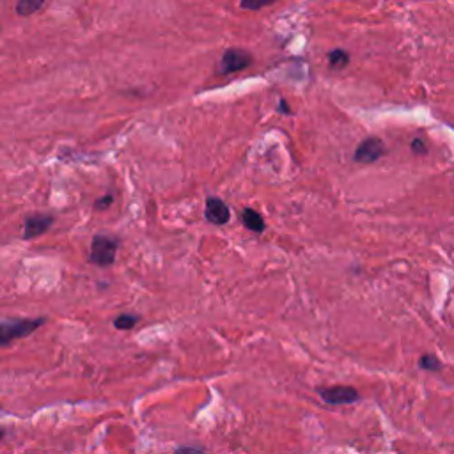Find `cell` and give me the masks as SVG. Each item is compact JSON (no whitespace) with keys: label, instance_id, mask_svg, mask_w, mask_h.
<instances>
[{"label":"cell","instance_id":"cell-11","mask_svg":"<svg viewBox=\"0 0 454 454\" xmlns=\"http://www.w3.org/2000/svg\"><path fill=\"white\" fill-rule=\"evenodd\" d=\"M137 322H139V316H135V314H121V316L116 318L114 325L119 330H130V328L137 325Z\"/></svg>","mask_w":454,"mask_h":454},{"label":"cell","instance_id":"cell-10","mask_svg":"<svg viewBox=\"0 0 454 454\" xmlns=\"http://www.w3.org/2000/svg\"><path fill=\"white\" fill-rule=\"evenodd\" d=\"M328 62H330V66L334 70H343V68L348 66V62H350V55L344 52V50H334L328 54Z\"/></svg>","mask_w":454,"mask_h":454},{"label":"cell","instance_id":"cell-5","mask_svg":"<svg viewBox=\"0 0 454 454\" xmlns=\"http://www.w3.org/2000/svg\"><path fill=\"white\" fill-rule=\"evenodd\" d=\"M385 153L384 142L378 137H369L364 142H360L359 148L355 151V161L357 164H373V161L380 160Z\"/></svg>","mask_w":454,"mask_h":454},{"label":"cell","instance_id":"cell-14","mask_svg":"<svg viewBox=\"0 0 454 454\" xmlns=\"http://www.w3.org/2000/svg\"><path fill=\"white\" fill-rule=\"evenodd\" d=\"M412 151L417 155H424L426 151H428V148H426V142L422 141V139H415V141H412Z\"/></svg>","mask_w":454,"mask_h":454},{"label":"cell","instance_id":"cell-13","mask_svg":"<svg viewBox=\"0 0 454 454\" xmlns=\"http://www.w3.org/2000/svg\"><path fill=\"white\" fill-rule=\"evenodd\" d=\"M273 2H277V0H241V8L248 9V11H257V9L266 8Z\"/></svg>","mask_w":454,"mask_h":454},{"label":"cell","instance_id":"cell-8","mask_svg":"<svg viewBox=\"0 0 454 454\" xmlns=\"http://www.w3.org/2000/svg\"><path fill=\"white\" fill-rule=\"evenodd\" d=\"M241 220H244L245 227L254 233H263L264 227H266L264 226L263 217H261L256 210H250V208H247V210L241 213Z\"/></svg>","mask_w":454,"mask_h":454},{"label":"cell","instance_id":"cell-18","mask_svg":"<svg viewBox=\"0 0 454 454\" xmlns=\"http://www.w3.org/2000/svg\"><path fill=\"white\" fill-rule=\"evenodd\" d=\"M4 438V430H0V440Z\"/></svg>","mask_w":454,"mask_h":454},{"label":"cell","instance_id":"cell-4","mask_svg":"<svg viewBox=\"0 0 454 454\" xmlns=\"http://www.w3.org/2000/svg\"><path fill=\"white\" fill-rule=\"evenodd\" d=\"M318 393L322 399L328 403V405H350V403L359 399V393L353 387H348V385L319 388Z\"/></svg>","mask_w":454,"mask_h":454},{"label":"cell","instance_id":"cell-2","mask_svg":"<svg viewBox=\"0 0 454 454\" xmlns=\"http://www.w3.org/2000/svg\"><path fill=\"white\" fill-rule=\"evenodd\" d=\"M117 247H119V241L110 236L98 235L92 238L91 244V254H89V261L96 266H110L116 259Z\"/></svg>","mask_w":454,"mask_h":454},{"label":"cell","instance_id":"cell-7","mask_svg":"<svg viewBox=\"0 0 454 454\" xmlns=\"http://www.w3.org/2000/svg\"><path fill=\"white\" fill-rule=\"evenodd\" d=\"M204 215H206L208 222L215 224V226H224V224H227L229 219H231V211H229V208L226 206L222 199L208 197Z\"/></svg>","mask_w":454,"mask_h":454},{"label":"cell","instance_id":"cell-3","mask_svg":"<svg viewBox=\"0 0 454 454\" xmlns=\"http://www.w3.org/2000/svg\"><path fill=\"white\" fill-rule=\"evenodd\" d=\"M250 62H252L250 54H247L245 50L229 48L224 52L219 70L222 75H231V73H236V71L245 70Z\"/></svg>","mask_w":454,"mask_h":454},{"label":"cell","instance_id":"cell-6","mask_svg":"<svg viewBox=\"0 0 454 454\" xmlns=\"http://www.w3.org/2000/svg\"><path fill=\"white\" fill-rule=\"evenodd\" d=\"M54 224V217L46 215V213H36V215L27 217L23 224V238L32 239L37 236L45 235L50 227Z\"/></svg>","mask_w":454,"mask_h":454},{"label":"cell","instance_id":"cell-1","mask_svg":"<svg viewBox=\"0 0 454 454\" xmlns=\"http://www.w3.org/2000/svg\"><path fill=\"white\" fill-rule=\"evenodd\" d=\"M45 318H36V319H18V322H8L0 323V346L12 343L14 339L27 337L37 330L39 326L45 325Z\"/></svg>","mask_w":454,"mask_h":454},{"label":"cell","instance_id":"cell-9","mask_svg":"<svg viewBox=\"0 0 454 454\" xmlns=\"http://www.w3.org/2000/svg\"><path fill=\"white\" fill-rule=\"evenodd\" d=\"M46 0H18L17 12L21 17H30L32 12L39 11L43 8Z\"/></svg>","mask_w":454,"mask_h":454},{"label":"cell","instance_id":"cell-17","mask_svg":"<svg viewBox=\"0 0 454 454\" xmlns=\"http://www.w3.org/2000/svg\"><path fill=\"white\" fill-rule=\"evenodd\" d=\"M279 108H281L282 112H286V114H289V108H288V105H286L284 99H281V105H279Z\"/></svg>","mask_w":454,"mask_h":454},{"label":"cell","instance_id":"cell-15","mask_svg":"<svg viewBox=\"0 0 454 454\" xmlns=\"http://www.w3.org/2000/svg\"><path fill=\"white\" fill-rule=\"evenodd\" d=\"M112 201H114V197H112V195H103V197L96 201V210H105V208L110 206Z\"/></svg>","mask_w":454,"mask_h":454},{"label":"cell","instance_id":"cell-12","mask_svg":"<svg viewBox=\"0 0 454 454\" xmlns=\"http://www.w3.org/2000/svg\"><path fill=\"white\" fill-rule=\"evenodd\" d=\"M419 366H421L422 369H426V371H438V369L442 368L440 360H438L435 355H430V353H426V355L421 357Z\"/></svg>","mask_w":454,"mask_h":454},{"label":"cell","instance_id":"cell-16","mask_svg":"<svg viewBox=\"0 0 454 454\" xmlns=\"http://www.w3.org/2000/svg\"><path fill=\"white\" fill-rule=\"evenodd\" d=\"M174 454H204V451L195 449V447H179Z\"/></svg>","mask_w":454,"mask_h":454}]
</instances>
